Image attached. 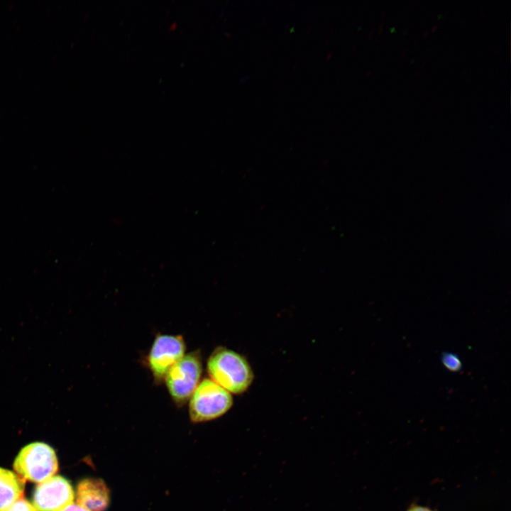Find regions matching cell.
I'll list each match as a JSON object with an SVG mask.
<instances>
[{"label":"cell","mask_w":511,"mask_h":511,"mask_svg":"<svg viewBox=\"0 0 511 511\" xmlns=\"http://www.w3.org/2000/svg\"><path fill=\"white\" fill-rule=\"evenodd\" d=\"M5 511H37L34 507L23 498H20Z\"/></svg>","instance_id":"10"},{"label":"cell","mask_w":511,"mask_h":511,"mask_svg":"<svg viewBox=\"0 0 511 511\" xmlns=\"http://www.w3.org/2000/svg\"><path fill=\"white\" fill-rule=\"evenodd\" d=\"M202 361L199 350L185 354L167 373L164 382L172 401L185 405L200 383Z\"/></svg>","instance_id":"3"},{"label":"cell","mask_w":511,"mask_h":511,"mask_svg":"<svg viewBox=\"0 0 511 511\" xmlns=\"http://www.w3.org/2000/svg\"><path fill=\"white\" fill-rule=\"evenodd\" d=\"M76 500L89 511H105L110 501L109 490L100 478H85L77 485Z\"/></svg>","instance_id":"7"},{"label":"cell","mask_w":511,"mask_h":511,"mask_svg":"<svg viewBox=\"0 0 511 511\" xmlns=\"http://www.w3.org/2000/svg\"><path fill=\"white\" fill-rule=\"evenodd\" d=\"M62 511H89L87 509L77 504H71Z\"/></svg>","instance_id":"11"},{"label":"cell","mask_w":511,"mask_h":511,"mask_svg":"<svg viewBox=\"0 0 511 511\" xmlns=\"http://www.w3.org/2000/svg\"><path fill=\"white\" fill-rule=\"evenodd\" d=\"M189 400V415L193 423L219 418L233 405L231 394L210 378L199 383Z\"/></svg>","instance_id":"2"},{"label":"cell","mask_w":511,"mask_h":511,"mask_svg":"<svg viewBox=\"0 0 511 511\" xmlns=\"http://www.w3.org/2000/svg\"><path fill=\"white\" fill-rule=\"evenodd\" d=\"M25 480L9 470L0 468V511H5L22 498Z\"/></svg>","instance_id":"8"},{"label":"cell","mask_w":511,"mask_h":511,"mask_svg":"<svg viewBox=\"0 0 511 511\" xmlns=\"http://www.w3.org/2000/svg\"><path fill=\"white\" fill-rule=\"evenodd\" d=\"M186 344L181 335L158 334L146 358L154 381L160 383L169 370L185 355Z\"/></svg>","instance_id":"5"},{"label":"cell","mask_w":511,"mask_h":511,"mask_svg":"<svg viewBox=\"0 0 511 511\" xmlns=\"http://www.w3.org/2000/svg\"><path fill=\"white\" fill-rule=\"evenodd\" d=\"M407 511H432L429 508L424 506L413 505L409 508Z\"/></svg>","instance_id":"12"},{"label":"cell","mask_w":511,"mask_h":511,"mask_svg":"<svg viewBox=\"0 0 511 511\" xmlns=\"http://www.w3.org/2000/svg\"><path fill=\"white\" fill-rule=\"evenodd\" d=\"M13 468L24 480L40 483L52 478L57 472V460L50 446L35 442L21 450L15 459Z\"/></svg>","instance_id":"4"},{"label":"cell","mask_w":511,"mask_h":511,"mask_svg":"<svg viewBox=\"0 0 511 511\" xmlns=\"http://www.w3.org/2000/svg\"><path fill=\"white\" fill-rule=\"evenodd\" d=\"M442 362L444 366L451 371H458L461 368V363L458 357L451 353L444 354Z\"/></svg>","instance_id":"9"},{"label":"cell","mask_w":511,"mask_h":511,"mask_svg":"<svg viewBox=\"0 0 511 511\" xmlns=\"http://www.w3.org/2000/svg\"><path fill=\"white\" fill-rule=\"evenodd\" d=\"M207 370L211 380L236 395L246 392L253 380V373L247 360L224 347H218L211 353Z\"/></svg>","instance_id":"1"},{"label":"cell","mask_w":511,"mask_h":511,"mask_svg":"<svg viewBox=\"0 0 511 511\" xmlns=\"http://www.w3.org/2000/svg\"><path fill=\"white\" fill-rule=\"evenodd\" d=\"M427 33H428V31H425V32L424 33V34H423V36H424L425 35H427Z\"/></svg>","instance_id":"15"},{"label":"cell","mask_w":511,"mask_h":511,"mask_svg":"<svg viewBox=\"0 0 511 511\" xmlns=\"http://www.w3.org/2000/svg\"><path fill=\"white\" fill-rule=\"evenodd\" d=\"M383 24H384V23H383L380 25L378 33H380V32L382 31Z\"/></svg>","instance_id":"13"},{"label":"cell","mask_w":511,"mask_h":511,"mask_svg":"<svg viewBox=\"0 0 511 511\" xmlns=\"http://www.w3.org/2000/svg\"><path fill=\"white\" fill-rule=\"evenodd\" d=\"M436 27H437V25H435V26L432 28V31H434L436 29Z\"/></svg>","instance_id":"14"},{"label":"cell","mask_w":511,"mask_h":511,"mask_svg":"<svg viewBox=\"0 0 511 511\" xmlns=\"http://www.w3.org/2000/svg\"><path fill=\"white\" fill-rule=\"evenodd\" d=\"M74 498V491L68 480L55 476L37 485L33 506L37 511H62L72 504Z\"/></svg>","instance_id":"6"}]
</instances>
